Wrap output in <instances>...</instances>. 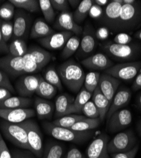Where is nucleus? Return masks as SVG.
Returning a JSON list of instances; mask_svg holds the SVG:
<instances>
[{
  "instance_id": "6ab92c4d",
  "label": "nucleus",
  "mask_w": 141,
  "mask_h": 158,
  "mask_svg": "<svg viewBox=\"0 0 141 158\" xmlns=\"http://www.w3.org/2000/svg\"><path fill=\"white\" fill-rule=\"evenodd\" d=\"M120 83L119 79L104 73L100 75L98 87L111 103Z\"/></svg>"
},
{
  "instance_id": "f704fd0d",
  "label": "nucleus",
  "mask_w": 141,
  "mask_h": 158,
  "mask_svg": "<svg viewBox=\"0 0 141 158\" xmlns=\"http://www.w3.org/2000/svg\"><path fill=\"white\" fill-rule=\"evenodd\" d=\"M45 80L49 84L56 87L59 90H62V81L60 76L54 66H50L43 72Z\"/></svg>"
},
{
  "instance_id": "dca6fc26",
  "label": "nucleus",
  "mask_w": 141,
  "mask_h": 158,
  "mask_svg": "<svg viewBox=\"0 0 141 158\" xmlns=\"http://www.w3.org/2000/svg\"><path fill=\"white\" fill-rule=\"evenodd\" d=\"M31 24V16L23 10H17L14 15V34L15 39L27 36Z\"/></svg>"
},
{
  "instance_id": "ddd939ff",
  "label": "nucleus",
  "mask_w": 141,
  "mask_h": 158,
  "mask_svg": "<svg viewBox=\"0 0 141 158\" xmlns=\"http://www.w3.org/2000/svg\"><path fill=\"white\" fill-rule=\"evenodd\" d=\"M132 122L131 111L127 109H121L112 114L108 120L107 128L109 132L115 133L127 128Z\"/></svg>"
},
{
  "instance_id": "412c9836",
  "label": "nucleus",
  "mask_w": 141,
  "mask_h": 158,
  "mask_svg": "<svg viewBox=\"0 0 141 158\" xmlns=\"http://www.w3.org/2000/svg\"><path fill=\"white\" fill-rule=\"evenodd\" d=\"M132 98V92L130 89L123 87L115 94L107 114V119H109L112 114L121 110L129 104Z\"/></svg>"
},
{
  "instance_id": "bf43d9fd",
  "label": "nucleus",
  "mask_w": 141,
  "mask_h": 158,
  "mask_svg": "<svg viewBox=\"0 0 141 158\" xmlns=\"http://www.w3.org/2000/svg\"><path fill=\"white\" fill-rule=\"evenodd\" d=\"M136 106L139 110L141 111V93L139 94L136 99Z\"/></svg>"
},
{
  "instance_id": "69168bd1",
  "label": "nucleus",
  "mask_w": 141,
  "mask_h": 158,
  "mask_svg": "<svg viewBox=\"0 0 141 158\" xmlns=\"http://www.w3.org/2000/svg\"><path fill=\"white\" fill-rule=\"evenodd\" d=\"M2 1H0V4H1V3H2Z\"/></svg>"
},
{
  "instance_id": "13d9d810",
  "label": "nucleus",
  "mask_w": 141,
  "mask_h": 158,
  "mask_svg": "<svg viewBox=\"0 0 141 158\" xmlns=\"http://www.w3.org/2000/svg\"><path fill=\"white\" fill-rule=\"evenodd\" d=\"M82 1H80V0H69L68 1V3H69V5H70V6L73 8H78L79 5L80 4Z\"/></svg>"
},
{
  "instance_id": "864d4df0",
  "label": "nucleus",
  "mask_w": 141,
  "mask_h": 158,
  "mask_svg": "<svg viewBox=\"0 0 141 158\" xmlns=\"http://www.w3.org/2000/svg\"><path fill=\"white\" fill-rule=\"evenodd\" d=\"M2 22V20L0 19V53H8V52H9L8 46L7 45V43H5V41L3 40V38L2 34V31H1Z\"/></svg>"
},
{
  "instance_id": "37998d69",
  "label": "nucleus",
  "mask_w": 141,
  "mask_h": 158,
  "mask_svg": "<svg viewBox=\"0 0 141 158\" xmlns=\"http://www.w3.org/2000/svg\"><path fill=\"white\" fill-rule=\"evenodd\" d=\"M23 57L25 60V68L26 74L37 73L42 70L28 52Z\"/></svg>"
},
{
  "instance_id": "72a5a7b5",
  "label": "nucleus",
  "mask_w": 141,
  "mask_h": 158,
  "mask_svg": "<svg viewBox=\"0 0 141 158\" xmlns=\"http://www.w3.org/2000/svg\"><path fill=\"white\" fill-rule=\"evenodd\" d=\"M86 117L83 115L71 114L57 118V119L52 122V123L58 127L69 128H71L76 123L84 119Z\"/></svg>"
},
{
  "instance_id": "6e6552de",
  "label": "nucleus",
  "mask_w": 141,
  "mask_h": 158,
  "mask_svg": "<svg viewBox=\"0 0 141 158\" xmlns=\"http://www.w3.org/2000/svg\"><path fill=\"white\" fill-rule=\"evenodd\" d=\"M141 70V61L118 63L106 70L104 73L120 80L129 81L135 78Z\"/></svg>"
},
{
  "instance_id": "603ef678",
  "label": "nucleus",
  "mask_w": 141,
  "mask_h": 158,
  "mask_svg": "<svg viewBox=\"0 0 141 158\" xmlns=\"http://www.w3.org/2000/svg\"><path fill=\"white\" fill-rule=\"evenodd\" d=\"M64 158H85V156L78 148H71Z\"/></svg>"
},
{
  "instance_id": "4d7b16f0",
  "label": "nucleus",
  "mask_w": 141,
  "mask_h": 158,
  "mask_svg": "<svg viewBox=\"0 0 141 158\" xmlns=\"http://www.w3.org/2000/svg\"><path fill=\"white\" fill-rule=\"evenodd\" d=\"M94 3L102 7L106 6L109 3L108 0H95L94 1Z\"/></svg>"
},
{
  "instance_id": "79ce46f5",
  "label": "nucleus",
  "mask_w": 141,
  "mask_h": 158,
  "mask_svg": "<svg viewBox=\"0 0 141 158\" xmlns=\"http://www.w3.org/2000/svg\"><path fill=\"white\" fill-rule=\"evenodd\" d=\"M82 113L85 116L89 118H99V112L98 109L92 101L90 100L86 103L82 110Z\"/></svg>"
},
{
  "instance_id": "8fccbe9b",
  "label": "nucleus",
  "mask_w": 141,
  "mask_h": 158,
  "mask_svg": "<svg viewBox=\"0 0 141 158\" xmlns=\"http://www.w3.org/2000/svg\"><path fill=\"white\" fill-rule=\"evenodd\" d=\"M103 10H102V8L94 4L92 5L90 10L89 11V15L93 19H101L102 17V15H103Z\"/></svg>"
},
{
  "instance_id": "6e6d98bb",
  "label": "nucleus",
  "mask_w": 141,
  "mask_h": 158,
  "mask_svg": "<svg viewBox=\"0 0 141 158\" xmlns=\"http://www.w3.org/2000/svg\"><path fill=\"white\" fill-rule=\"evenodd\" d=\"M132 88L134 91H137L141 89V72L139 73L136 76Z\"/></svg>"
},
{
  "instance_id": "20e7f679",
  "label": "nucleus",
  "mask_w": 141,
  "mask_h": 158,
  "mask_svg": "<svg viewBox=\"0 0 141 158\" xmlns=\"http://www.w3.org/2000/svg\"><path fill=\"white\" fill-rule=\"evenodd\" d=\"M141 25V3L134 5H123L121 15L114 32L132 31Z\"/></svg>"
},
{
  "instance_id": "f8f14e48",
  "label": "nucleus",
  "mask_w": 141,
  "mask_h": 158,
  "mask_svg": "<svg viewBox=\"0 0 141 158\" xmlns=\"http://www.w3.org/2000/svg\"><path fill=\"white\" fill-rule=\"evenodd\" d=\"M40 75H28L20 77L15 82V88L17 93L22 97L28 98L32 96L37 89L40 79Z\"/></svg>"
},
{
  "instance_id": "9d476101",
  "label": "nucleus",
  "mask_w": 141,
  "mask_h": 158,
  "mask_svg": "<svg viewBox=\"0 0 141 158\" xmlns=\"http://www.w3.org/2000/svg\"><path fill=\"white\" fill-rule=\"evenodd\" d=\"M0 70L8 77H21L26 74L25 60L23 56H15L10 54L0 58Z\"/></svg>"
},
{
  "instance_id": "2f4dec72",
  "label": "nucleus",
  "mask_w": 141,
  "mask_h": 158,
  "mask_svg": "<svg viewBox=\"0 0 141 158\" xmlns=\"http://www.w3.org/2000/svg\"><path fill=\"white\" fill-rule=\"evenodd\" d=\"M99 118H85L84 119L76 123L71 128V129L79 131H86L94 130L97 128L100 123Z\"/></svg>"
},
{
  "instance_id": "aec40b11",
  "label": "nucleus",
  "mask_w": 141,
  "mask_h": 158,
  "mask_svg": "<svg viewBox=\"0 0 141 158\" xmlns=\"http://www.w3.org/2000/svg\"><path fill=\"white\" fill-rule=\"evenodd\" d=\"M54 27L57 29L71 32L76 35H81L83 31L81 26L74 22L73 14L69 11L61 13L55 21Z\"/></svg>"
},
{
  "instance_id": "0e129e2a",
  "label": "nucleus",
  "mask_w": 141,
  "mask_h": 158,
  "mask_svg": "<svg viewBox=\"0 0 141 158\" xmlns=\"http://www.w3.org/2000/svg\"><path fill=\"white\" fill-rule=\"evenodd\" d=\"M135 37L137 38L139 40L141 41V29L138 31L135 34Z\"/></svg>"
},
{
  "instance_id": "ea45409f",
  "label": "nucleus",
  "mask_w": 141,
  "mask_h": 158,
  "mask_svg": "<svg viewBox=\"0 0 141 158\" xmlns=\"http://www.w3.org/2000/svg\"><path fill=\"white\" fill-rule=\"evenodd\" d=\"M15 6L9 1L0 6V19L10 21L15 15Z\"/></svg>"
},
{
  "instance_id": "09e8293b",
  "label": "nucleus",
  "mask_w": 141,
  "mask_h": 158,
  "mask_svg": "<svg viewBox=\"0 0 141 158\" xmlns=\"http://www.w3.org/2000/svg\"><path fill=\"white\" fill-rule=\"evenodd\" d=\"M0 158H12L1 132H0Z\"/></svg>"
},
{
  "instance_id": "393cba45",
  "label": "nucleus",
  "mask_w": 141,
  "mask_h": 158,
  "mask_svg": "<svg viewBox=\"0 0 141 158\" xmlns=\"http://www.w3.org/2000/svg\"><path fill=\"white\" fill-rule=\"evenodd\" d=\"M28 53L41 69L45 67L52 59V55L49 52L37 46H31L28 49Z\"/></svg>"
},
{
  "instance_id": "a19ab883",
  "label": "nucleus",
  "mask_w": 141,
  "mask_h": 158,
  "mask_svg": "<svg viewBox=\"0 0 141 158\" xmlns=\"http://www.w3.org/2000/svg\"><path fill=\"white\" fill-rule=\"evenodd\" d=\"M1 31L5 43H7L14 34V22L10 21L2 20L1 23Z\"/></svg>"
},
{
  "instance_id": "e2e57ef3",
  "label": "nucleus",
  "mask_w": 141,
  "mask_h": 158,
  "mask_svg": "<svg viewBox=\"0 0 141 158\" xmlns=\"http://www.w3.org/2000/svg\"><path fill=\"white\" fill-rule=\"evenodd\" d=\"M137 130L138 131L139 135L141 137V120L138 122L137 123Z\"/></svg>"
},
{
  "instance_id": "c03bdc74",
  "label": "nucleus",
  "mask_w": 141,
  "mask_h": 158,
  "mask_svg": "<svg viewBox=\"0 0 141 158\" xmlns=\"http://www.w3.org/2000/svg\"><path fill=\"white\" fill-rule=\"evenodd\" d=\"M0 87L7 89L11 93H15V89L11 84L8 75L2 70H0Z\"/></svg>"
},
{
  "instance_id": "4be33fe9",
  "label": "nucleus",
  "mask_w": 141,
  "mask_h": 158,
  "mask_svg": "<svg viewBox=\"0 0 141 158\" xmlns=\"http://www.w3.org/2000/svg\"><path fill=\"white\" fill-rule=\"evenodd\" d=\"M74 99L68 94L58 96L55 103V117L59 118L73 113V103Z\"/></svg>"
},
{
  "instance_id": "c9c22d12",
  "label": "nucleus",
  "mask_w": 141,
  "mask_h": 158,
  "mask_svg": "<svg viewBox=\"0 0 141 158\" xmlns=\"http://www.w3.org/2000/svg\"><path fill=\"white\" fill-rule=\"evenodd\" d=\"M9 2L15 7L29 12H38L40 10L39 2L37 0H10Z\"/></svg>"
},
{
  "instance_id": "423d86ee",
  "label": "nucleus",
  "mask_w": 141,
  "mask_h": 158,
  "mask_svg": "<svg viewBox=\"0 0 141 158\" xmlns=\"http://www.w3.org/2000/svg\"><path fill=\"white\" fill-rule=\"evenodd\" d=\"M137 139L132 130L121 131L115 135L108 143L110 154L129 151L137 145Z\"/></svg>"
},
{
  "instance_id": "052dcab7",
  "label": "nucleus",
  "mask_w": 141,
  "mask_h": 158,
  "mask_svg": "<svg viewBox=\"0 0 141 158\" xmlns=\"http://www.w3.org/2000/svg\"><path fill=\"white\" fill-rule=\"evenodd\" d=\"M122 1L123 3L125 5H134L139 2L136 0H122Z\"/></svg>"
},
{
  "instance_id": "1a4fd4ad",
  "label": "nucleus",
  "mask_w": 141,
  "mask_h": 158,
  "mask_svg": "<svg viewBox=\"0 0 141 158\" xmlns=\"http://www.w3.org/2000/svg\"><path fill=\"white\" fill-rule=\"evenodd\" d=\"M97 39L95 31L92 25L90 23L85 25L83 31L80 45L76 55V58L78 60H83L90 56L97 47Z\"/></svg>"
},
{
  "instance_id": "a211bd4d",
  "label": "nucleus",
  "mask_w": 141,
  "mask_h": 158,
  "mask_svg": "<svg viewBox=\"0 0 141 158\" xmlns=\"http://www.w3.org/2000/svg\"><path fill=\"white\" fill-rule=\"evenodd\" d=\"M81 64L85 68L92 70H106L113 66L109 57L102 52H97L82 60Z\"/></svg>"
},
{
  "instance_id": "4468645a",
  "label": "nucleus",
  "mask_w": 141,
  "mask_h": 158,
  "mask_svg": "<svg viewBox=\"0 0 141 158\" xmlns=\"http://www.w3.org/2000/svg\"><path fill=\"white\" fill-rule=\"evenodd\" d=\"M109 137L106 134L98 135L86 149V158H110L108 151Z\"/></svg>"
},
{
  "instance_id": "b1692460",
  "label": "nucleus",
  "mask_w": 141,
  "mask_h": 158,
  "mask_svg": "<svg viewBox=\"0 0 141 158\" xmlns=\"http://www.w3.org/2000/svg\"><path fill=\"white\" fill-rule=\"evenodd\" d=\"M92 98V101L99 110L100 120L101 122H104L110 108L111 102L102 93L98 87L94 91Z\"/></svg>"
},
{
  "instance_id": "39448f33",
  "label": "nucleus",
  "mask_w": 141,
  "mask_h": 158,
  "mask_svg": "<svg viewBox=\"0 0 141 158\" xmlns=\"http://www.w3.org/2000/svg\"><path fill=\"white\" fill-rule=\"evenodd\" d=\"M0 129L4 137L19 148L30 151L26 130L20 123H14L2 120Z\"/></svg>"
},
{
  "instance_id": "bb28decb",
  "label": "nucleus",
  "mask_w": 141,
  "mask_h": 158,
  "mask_svg": "<svg viewBox=\"0 0 141 158\" xmlns=\"http://www.w3.org/2000/svg\"><path fill=\"white\" fill-rule=\"evenodd\" d=\"M32 100L28 98L22 96L10 97L4 101L0 102V108L19 109L28 108L31 104Z\"/></svg>"
},
{
  "instance_id": "5fc2aeb1",
  "label": "nucleus",
  "mask_w": 141,
  "mask_h": 158,
  "mask_svg": "<svg viewBox=\"0 0 141 158\" xmlns=\"http://www.w3.org/2000/svg\"><path fill=\"white\" fill-rule=\"evenodd\" d=\"M11 93L5 88L0 87V102L5 101L11 97Z\"/></svg>"
},
{
  "instance_id": "cd10ccee",
  "label": "nucleus",
  "mask_w": 141,
  "mask_h": 158,
  "mask_svg": "<svg viewBox=\"0 0 141 158\" xmlns=\"http://www.w3.org/2000/svg\"><path fill=\"white\" fill-rule=\"evenodd\" d=\"M65 148L59 142L49 141L46 143L42 158H62Z\"/></svg>"
},
{
  "instance_id": "7ed1b4c3",
  "label": "nucleus",
  "mask_w": 141,
  "mask_h": 158,
  "mask_svg": "<svg viewBox=\"0 0 141 158\" xmlns=\"http://www.w3.org/2000/svg\"><path fill=\"white\" fill-rule=\"evenodd\" d=\"M102 49L108 57L117 61L134 60L141 53V45L132 43L123 45L108 41L102 45Z\"/></svg>"
},
{
  "instance_id": "58836bf2",
  "label": "nucleus",
  "mask_w": 141,
  "mask_h": 158,
  "mask_svg": "<svg viewBox=\"0 0 141 158\" xmlns=\"http://www.w3.org/2000/svg\"><path fill=\"white\" fill-rule=\"evenodd\" d=\"M100 73L97 72H90L85 78V88L90 93H93L95 89L98 87Z\"/></svg>"
},
{
  "instance_id": "473e14b6",
  "label": "nucleus",
  "mask_w": 141,
  "mask_h": 158,
  "mask_svg": "<svg viewBox=\"0 0 141 158\" xmlns=\"http://www.w3.org/2000/svg\"><path fill=\"white\" fill-rule=\"evenodd\" d=\"M80 38L78 35H73L69 39L65 46L64 47L61 58L62 59H68L78 51L80 45Z\"/></svg>"
},
{
  "instance_id": "7c9ffc66",
  "label": "nucleus",
  "mask_w": 141,
  "mask_h": 158,
  "mask_svg": "<svg viewBox=\"0 0 141 158\" xmlns=\"http://www.w3.org/2000/svg\"><path fill=\"white\" fill-rule=\"evenodd\" d=\"M92 93H90L85 87L82 88L77 95L73 103V113L80 114L82 113L83 106L92 97Z\"/></svg>"
},
{
  "instance_id": "c756f323",
  "label": "nucleus",
  "mask_w": 141,
  "mask_h": 158,
  "mask_svg": "<svg viewBox=\"0 0 141 158\" xmlns=\"http://www.w3.org/2000/svg\"><path fill=\"white\" fill-rule=\"evenodd\" d=\"M93 5L92 0H83L81 2L73 14L74 20L77 24L82 23L85 20Z\"/></svg>"
},
{
  "instance_id": "de8ad7c7",
  "label": "nucleus",
  "mask_w": 141,
  "mask_h": 158,
  "mask_svg": "<svg viewBox=\"0 0 141 158\" xmlns=\"http://www.w3.org/2000/svg\"><path fill=\"white\" fill-rule=\"evenodd\" d=\"M139 150V145L136 146L131 150L126 152L111 154L112 158H135Z\"/></svg>"
},
{
  "instance_id": "5701e85b",
  "label": "nucleus",
  "mask_w": 141,
  "mask_h": 158,
  "mask_svg": "<svg viewBox=\"0 0 141 158\" xmlns=\"http://www.w3.org/2000/svg\"><path fill=\"white\" fill-rule=\"evenodd\" d=\"M34 106L38 119H52L55 110V106L52 102L40 97H36L34 101Z\"/></svg>"
},
{
  "instance_id": "0eeeda50",
  "label": "nucleus",
  "mask_w": 141,
  "mask_h": 158,
  "mask_svg": "<svg viewBox=\"0 0 141 158\" xmlns=\"http://www.w3.org/2000/svg\"><path fill=\"white\" fill-rule=\"evenodd\" d=\"M26 130L30 151L37 158H42L43 154V135L39 126L32 120H26L20 123Z\"/></svg>"
},
{
  "instance_id": "e433bc0d",
  "label": "nucleus",
  "mask_w": 141,
  "mask_h": 158,
  "mask_svg": "<svg viewBox=\"0 0 141 158\" xmlns=\"http://www.w3.org/2000/svg\"><path fill=\"white\" fill-rule=\"evenodd\" d=\"M9 54L15 56H24L28 52L26 43L22 39H17L8 46Z\"/></svg>"
},
{
  "instance_id": "2eb2a0df",
  "label": "nucleus",
  "mask_w": 141,
  "mask_h": 158,
  "mask_svg": "<svg viewBox=\"0 0 141 158\" xmlns=\"http://www.w3.org/2000/svg\"><path fill=\"white\" fill-rule=\"evenodd\" d=\"M73 33L69 31L55 32L47 37L39 39L37 41L42 46L50 50H59L64 48Z\"/></svg>"
},
{
  "instance_id": "a878e982",
  "label": "nucleus",
  "mask_w": 141,
  "mask_h": 158,
  "mask_svg": "<svg viewBox=\"0 0 141 158\" xmlns=\"http://www.w3.org/2000/svg\"><path fill=\"white\" fill-rule=\"evenodd\" d=\"M55 33L54 29L43 19H37L33 23L30 37L32 39L43 38Z\"/></svg>"
},
{
  "instance_id": "f03ea898",
  "label": "nucleus",
  "mask_w": 141,
  "mask_h": 158,
  "mask_svg": "<svg viewBox=\"0 0 141 158\" xmlns=\"http://www.w3.org/2000/svg\"><path fill=\"white\" fill-rule=\"evenodd\" d=\"M42 126L46 133L54 139L76 143H82L86 142L91 138L93 135V133L90 131H76L69 128H64L54 125L48 122H44Z\"/></svg>"
},
{
  "instance_id": "9b49d317",
  "label": "nucleus",
  "mask_w": 141,
  "mask_h": 158,
  "mask_svg": "<svg viewBox=\"0 0 141 158\" xmlns=\"http://www.w3.org/2000/svg\"><path fill=\"white\" fill-rule=\"evenodd\" d=\"M122 0L111 1L106 6L103 15L101 17L102 23L106 27L114 32L118 23L123 6Z\"/></svg>"
},
{
  "instance_id": "49530a36",
  "label": "nucleus",
  "mask_w": 141,
  "mask_h": 158,
  "mask_svg": "<svg viewBox=\"0 0 141 158\" xmlns=\"http://www.w3.org/2000/svg\"><path fill=\"white\" fill-rule=\"evenodd\" d=\"M50 3L53 8L58 11L62 12L69 11V5L67 0H51Z\"/></svg>"
},
{
  "instance_id": "680f3d73",
  "label": "nucleus",
  "mask_w": 141,
  "mask_h": 158,
  "mask_svg": "<svg viewBox=\"0 0 141 158\" xmlns=\"http://www.w3.org/2000/svg\"><path fill=\"white\" fill-rule=\"evenodd\" d=\"M14 158H33V157L29 155H25V154H18Z\"/></svg>"
},
{
  "instance_id": "f257e3e1",
  "label": "nucleus",
  "mask_w": 141,
  "mask_h": 158,
  "mask_svg": "<svg viewBox=\"0 0 141 158\" xmlns=\"http://www.w3.org/2000/svg\"><path fill=\"white\" fill-rule=\"evenodd\" d=\"M57 72L61 81L69 90L74 93L80 91L86 75L79 63L69 60L59 66Z\"/></svg>"
},
{
  "instance_id": "c85d7f7f",
  "label": "nucleus",
  "mask_w": 141,
  "mask_h": 158,
  "mask_svg": "<svg viewBox=\"0 0 141 158\" xmlns=\"http://www.w3.org/2000/svg\"><path fill=\"white\" fill-rule=\"evenodd\" d=\"M57 88L54 85L47 82L45 79L42 77L36 94L43 99H50L53 98L57 93Z\"/></svg>"
},
{
  "instance_id": "a18cd8bd",
  "label": "nucleus",
  "mask_w": 141,
  "mask_h": 158,
  "mask_svg": "<svg viewBox=\"0 0 141 158\" xmlns=\"http://www.w3.org/2000/svg\"><path fill=\"white\" fill-rule=\"evenodd\" d=\"M133 40V38L129 34L125 32H120L116 35L114 37L113 41L114 43L118 44H129Z\"/></svg>"
},
{
  "instance_id": "3c124183",
  "label": "nucleus",
  "mask_w": 141,
  "mask_h": 158,
  "mask_svg": "<svg viewBox=\"0 0 141 158\" xmlns=\"http://www.w3.org/2000/svg\"><path fill=\"white\" fill-rule=\"evenodd\" d=\"M96 38L100 41H104L109 37V29L105 27H100L95 31Z\"/></svg>"
},
{
  "instance_id": "f3484780",
  "label": "nucleus",
  "mask_w": 141,
  "mask_h": 158,
  "mask_svg": "<svg viewBox=\"0 0 141 158\" xmlns=\"http://www.w3.org/2000/svg\"><path fill=\"white\" fill-rule=\"evenodd\" d=\"M35 115V111L29 108H0V118L7 122L14 123H22Z\"/></svg>"
},
{
  "instance_id": "4c0bfd02",
  "label": "nucleus",
  "mask_w": 141,
  "mask_h": 158,
  "mask_svg": "<svg viewBox=\"0 0 141 158\" xmlns=\"http://www.w3.org/2000/svg\"><path fill=\"white\" fill-rule=\"evenodd\" d=\"M39 5L40 10L46 22L52 23L55 19V13L50 0H40Z\"/></svg>"
}]
</instances>
